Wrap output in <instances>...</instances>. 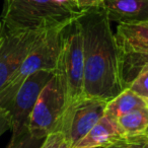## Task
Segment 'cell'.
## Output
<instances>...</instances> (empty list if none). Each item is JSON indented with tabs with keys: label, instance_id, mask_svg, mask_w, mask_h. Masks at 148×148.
I'll return each instance as SVG.
<instances>
[{
	"label": "cell",
	"instance_id": "cell-1",
	"mask_svg": "<svg viewBox=\"0 0 148 148\" xmlns=\"http://www.w3.org/2000/svg\"><path fill=\"white\" fill-rule=\"evenodd\" d=\"M78 21L83 37L84 97L110 101L125 89L112 21L103 7L86 9Z\"/></svg>",
	"mask_w": 148,
	"mask_h": 148
},
{
	"label": "cell",
	"instance_id": "cell-2",
	"mask_svg": "<svg viewBox=\"0 0 148 148\" xmlns=\"http://www.w3.org/2000/svg\"><path fill=\"white\" fill-rule=\"evenodd\" d=\"M84 11L74 0H12L5 2L1 25L6 32L45 33L67 27Z\"/></svg>",
	"mask_w": 148,
	"mask_h": 148
},
{
	"label": "cell",
	"instance_id": "cell-3",
	"mask_svg": "<svg viewBox=\"0 0 148 148\" xmlns=\"http://www.w3.org/2000/svg\"><path fill=\"white\" fill-rule=\"evenodd\" d=\"M65 27L49 31L29 52L21 67L0 89V107L6 108L25 80L40 70H57L60 62Z\"/></svg>",
	"mask_w": 148,
	"mask_h": 148
},
{
	"label": "cell",
	"instance_id": "cell-4",
	"mask_svg": "<svg viewBox=\"0 0 148 148\" xmlns=\"http://www.w3.org/2000/svg\"><path fill=\"white\" fill-rule=\"evenodd\" d=\"M67 108V93L62 74L56 70L42 90L32 112L29 132L34 137L45 139L50 134L59 132Z\"/></svg>",
	"mask_w": 148,
	"mask_h": 148
},
{
	"label": "cell",
	"instance_id": "cell-5",
	"mask_svg": "<svg viewBox=\"0 0 148 148\" xmlns=\"http://www.w3.org/2000/svg\"><path fill=\"white\" fill-rule=\"evenodd\" d=\"M58 70L65 82L68 108L84 97L83 37L78 19L65 27Z\"/></svg>",
	"mask_w": 148,
	"mask_h": 148
},
{
	"label": "cell",
	"instance_id": "cell-6",
	"mask_svg": "<svg viewBox=\"0 0 148 148\" xmlns=\"http://www.w3.org/2000/svg\"><path fill=\"white\" fill-rule=\"evenodd\" d=\"M56 70H40L32 74L23 83L6 109L11 117V139L29 131L32 112L44 87L53 77Z\"/></svg>",
	"mask_w": 148,
	"mask_h": 148
},
{
	"label": "cell",
	"instance_id": "cell-7",
	"mask_svg": "<svg viewBox=\"0 0 148 148\" xmlns=\"http://www.w3.org/2000/svg\"><path fill=\"white\" fill-rule=\"evenodd\" d=\"M108 101L82 97L66 109L59 132L71 147L76 145L103 117Z\"/></svg>",
	"mask_w": 148,
	"mask_h": 148
},
{
	"label": "cell",
	"instance_id": "cell-8",
	"mask_svg": "<svg viewBox=\"0 0 148 148\" xmlns=\"http://www.w3.org/2000/svg\"><path fill=\"white\" fill-rule=\"evenodd\" d=\"M46 33H13L2 29L0 39V89L21 67Z\"/></svg>",
	"mask_w": 148,
	"mask_h": 148
},
{
	"label": "cell",
	"instance_id": "cell-9",
	"mask_svg": "<svg viewBox=\"0 0 148 148\" xmlns=\"http://www.w3.org/2000/svg\"><path fill=\"white\" fill-rule=\"evenodd\" d=\"M103 8L118 23L148 21V0H103Z\"/></svg>",
	"mask_w": 148,
	"mask_h": 148
},
{
	"label": "cell",
	"instance_id": "cell-10",
	"mask_svg": "<svg viewBox=\"0 0 148 148\" xmlns=\"http://www.w3.org/2000/svg\"><path fill=\"white\" fill-rule=\"evenodd\" d=\"M125 137L117 120L105 114L97 125L73 147L105 148Z\"/></svg>",
	"mask_w": 148,
	"mask_h": 148
},
{
	"label": "cell",
	"instance_id": "cell-11",
	"mask_svg": "<svg viewBox=\"0 0 148 148\" xmlns=\"http://www.w3.org/2000/svg\"><path fill=\"white\" fill-rule=\"evenodd\" d=\"M115 36L120 50H148V21L118 23Z\"/></svg>",
	"mask_w": 148,
	"mask_h": 148
},
{
	"label": "cell",
	"instance_id": "cell-12",
	"mask_svg": "<svg viewBox=\"0 0 148 148\" xmlns=\"http://www.w3.org/2000/svg\"><path fill=\"white\" fill-rule=\"evenodd\" d=\"M120 61L122 81L128 88L139 74L148 70V50H120Z\"/></svg>",
	"mask_w": 148,
	"mask_h": 148
},
{
	"label": "cell",
	"instance_id": "cell-13",
	"mask_svg": "<svg viewBox=\"0 0 148 148\" xmlns=\"http://www.w3.org/2000/svg\"><path fill=\"white\" fill-rule=\"evenodd\" d=\"M145 107H147L145 99L136 95L130 88H125L117 97L108 101L106 114L117 120L130 112Z\"/></svg>",
	"mask_w": 148,
	"mask_h": 148
},
{
	"label": "cell",
	"instance_id": "cell-14",
	"mask_svg": "<svg viewBox=\"0 0 148 148\" xmlns=\"http://www.w3.org/2000/svg\"><path fill=\"white\" fill-rule=\"evenodd\" d=\"M125 137L143 135L148 131V107L135 110L117 119Z\"/></svg>",
	"mask_w": 148,
	"mask_h": 148
},
{
	"label": "cell",
	"instance_id": "cell-15",
	"mask_svg": "<svg viewBox=\"0 0 148 148\" xmlns=\"http://www.w3.org/2000/svg\"><path fill=\"white\" fill-rule=\"evenodd\" d=\"M45 139L34 137L27 131L19 137L11 139L6 148H41Z\"/></svg>",
	"mask_w": 148,
	"mask_h": 148
},
{
	"label": "cell",
	"instance_id": "cell-16",
	"mask_svg": "<svg viewBox=\"0 0 148 148\" xmlns=\"http://www.w3.org/2000/svg\"><path fill=\"white\" fill-rule=\"evenodd\" d=\"M128 88H130L145 101L148 99V70L139 74L128 86Z\"/></svg>",
	"mask_w": 148,
	"mask_h": 148
},
{
	"label": "cell",
	"instance_id": "cell-17",
	"mask_svg": "<svg viewBox=\"0 0 148 148\" xmlns=\"http://www.w3.org/2000/svg\"><path fill=\"white\" fill-rule=\"evenodd\" d=\"M64 140L65 139L61 132H55L46 137L41 148H60Z\"/></svg>",
	"mask_w": 148,
	"mask_h": 148
},
{
	"label": "cell",
	"instance_id": "cell-18",
	"mask_svg": "<svg viewBox=\"0 0 148 148\" xmlns=\"http://www.w3.org/2000/svg\"><path fill=\"white\" fill-rule=\"evenodd\" d=\"M11 131V117L6 109H0V137L6 131Z\"/></svg>",
	"mask_w": 148,
	"mask_h": 148
},
{
	"label": "cell",
	"instance_id": "cell-19",
	"mask_svg": "<svg viewBox=\"0 0 148 148\" xmlns=\"http://www.w3.org/2000/svg\"><path fill=\"white\" fill-rule=\"evenodd\" d=\"M141 136L142 135L134 136V137H123L118 141H116L115 143L111 144L105 148H133V146L135 145V143L139 140Z\"/></svg>",
	"mask_w": 148,
	"mask_h": 148
},
{
	"label": "cell",
	"instance_id": "cell-20",
	"mask_svg": "<svg viewBox=\"0 0 148 148\" xmlns=\"http://www.w3.org/2000/svg\"><path fill=\"white\" fill-rule=\"evenodd\" d=\"M76 5L79 8L86 10L90 8H97V7H103V0H74Z\"/></svg>",
	"mask_w": 148,
	"mask_h": 148
},
{
	"label": "cell",
	"instance_id": "cell-21",
	"mask_svg": "<svg viewBox=\"0 0 148 148\" xmlns=\"http://www.w3.org/2000/svg\"><path fill=\"white\" fill-rule=\"evenodd\" d=\"M133 148H148V136L147 134H143L141 137L139 138L137 142L135 143V145L133 146Z\"/></svg>",
	"mask_w": 148,
	"mask_h": 148
},
{
	"label": "cell",
	"instance_id": "cell-22",
	"mask_svg": "<svg viewBox=\"0 0 148 148\" xmlns=\"http://www.w3.org/2000/svg\"><path fill=\"white\" fill-rule=\"evenodd\" d=\"M70 147H71L70 144L68 143L67 141H65V140H64V142L61 144V146H60V148H70Z\"/></svg>",
	"mask_w": 148,
	"mask_h": 148
},
{
	"label": "cell",
	"instance_id": "cell-23",
	"mask_svg": "<svg viewBox=\"0 0 148 148\" xmlns=\"http://www.w3.org/2000/svg\"><path fill=\"white\" fill-rule=\"evenodd\" d=\"M1 32H2V25L0 23V39H1Z\"/></svg>",
	"mask_w": 148,
	"mask_h": 148
},
{
	"label": "cell",
	"instance_id": "cell-24",
	"mask_svg": "<svg viewBox=\"0 0 148 148\" xmlns=\"http://www.w3.org/2000/svg\"><path fill=\"white\" fill-rule=\"evenodd\" d=\"M70 148H88V147H70Z\"/></svg>",
	"mask_w": 148,
	"mask_h": 148
},
{
	"label": "cell",
	"instance_id": "cell-25",
	"mask_svg": "<svg viewBox=\"0 0 148 148\" xmlns=\"http://www.w3.org/2000/svg\"><path fill=\"white\" fill-rule=\"evenodd\" d=\"M10 1H12V0H5V2H10Z\"/></svg>",
	"mask_w": 148,
	"mask_h": 148
},
{
	"label": "cell",
	"instance_id": "cell-26",
	"mask_svg": "<svg viewBox=\"0 0 148 148\" xmlns=\"http://www.w3.org/2000/svg\"><path fill=\"white\" fill-rule=\"evenodd\" d=\"M145 101H146V105H147V107H148V99H146Z\"/></svg>",
	"mask_w": 148,
	"mask_h": 148
},
{
	"label": "cell",
	"instance_id": "cell-27",
	"mask_svg": "<svg viewBox=\"0 0 148 148\" xmlns=\"http://www.w3.org/2000/svg\"><path fill=\"white\" fill-rule=\"evenodd\" d=\"M146 134H147V136H148V132H147V133H146Z\"/></svg>",
	"mask_w": 148,
	"mask_h": 148
},
{
	"label": "cell",
	"instance_id": "cell-28",
	"mask_svg": "<svg viewBox=\"0 0 148 148\" xmlns=\"http://www.w3.org/2000/svg\"><path fill=\"white\" fill-rule=\"evenodd\" d=\"M0 109H1V107H0Z\"/></svg>",
	"mask_w": 148,
	"mask_h": 148
},
{
	"label": "cell",
	"instance_id": "cell-29",
	"mask_svg": "<svg viewBox=\"0 0 148 148\" xmlns=\"http://www.w3.org/2000/svg\"><path fill=\"white\" fill-rule=\"evenodd\" d=\"M146 133H147V132H146Z\"/></svg>",
	"mask_w": 148,
	"mask_h": 148
},
{
	"label": "cell",
	"instance_id": "cell-30",
	"mask_svg": "<svg viewBox=\"0 0 148 148\" xmlns=\"http://www.w3.org/2000/svg\"><path fill=\"white\" fill-rule=\"evenodd\" d=\"M147 132H148V131H147Z\"/></svg>",
	"mask_w": 148,
	"mask_h": 148
}]
</instances>
